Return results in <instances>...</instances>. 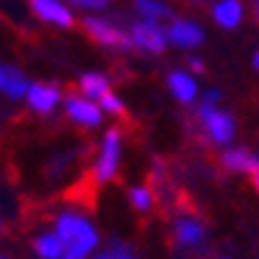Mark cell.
Segmentation results:
<instances>
[{"label": "cell", "mask_w": 259, "mask_h": 259, "mask_svg": "<svg viewBox=\"0 0 259 259\" xmlns=\"http://www.w3.org/2000/svg\"><path fill=\"white\" fill-rule=\"evenodd\" d=\"M57 236L64 245V257L62 259H86L88 252L95 250L98 245V233L95 228L88 224L79 214H60L57 217Z\"/></svg>", "instance_id": "cell-1"}, {"label": "cell", "mask_w": 259, "mask_h": 259, "mask_svg": "<svg viewBox=\"0 0 259 259\" xmlns=\"http://www.w3.org/2000/svg\"><path fill=\"white\" fill-rule=\"evenodd\" d=\"M83 31L91 36L93 40H98L100 46H107V48H119V50H131L136 46L131 33L121 31L117 29L114 24L105 22L100 17H86L83 19Z\"/></svg>", "instance_id": "cell-2"}, {"label": "cell", "mask_w": 259, "mask_h": 259, "mask_svg": "<svg viewBox=\"0 0 259 259\" xmlns=\"http://www.w3.org/2000/svg\"><path fill=\"white\" fill-rule=\"evenodd\" d=\"M197 117H200V121L204 124L207 134L212 136L214 143L226 145V143L233 141V136H236V124H233L231 114L217 110L214 105H207V102H202V105L197 107Z\"/></svg>", "instance_id": "cell-3"}, {"label": "cell", "mask_w": 259, "mask_h": 259, "mask_svg": "<svg viewBox=\"0 0 259 259\" xmlns=\"http://www.w3.org/2000/svg\"><path fill=\"white\" fill-rule=\"evenodd\" d=\"M131 38H134V43L141 50H148L152 55L164 53V48H166V33L155 22H148V19L136 22L131 26Z\"/></svg>", "instance_id": "cell-4"}, {"label": "cell", "mask_w": 259, "mask_h": 259, "mask_svg": "<svg viewBox=\"0 0 259 259\" xmlns=\"http://www.w3.org/2000/svg\"><path fill=\"white\" fill-rule=\"evenodd\" d=\"M119 150H121L119 128H110V131L105 134L102 152H100V159H98V169H95L98 181H107L114 176V171H117V166H119Z\"/></svg>", "instance_id": "cell-5"}, {"label": "cell", "mask_w": 259, "mask_h": 259, "mask_svg": "<svg viewBox=\"0 0 259 259\" xmlns=\"http://www.w3.org/2000/svg\"><path fill=\"white\" fill-rule=\"evenodd\" d=\"M64 110L74 121H79L83 126H98L102 121V114L98 105L91 102V98H79V95H69L64 100Z\"/></svg>", "instance_id": "cell-6"}, {"label": "cell", "mask_w": 259, "mask_h": 259, "mask_svg": "<svg viewBox=\"0 0 259 259\" xmlns=\"http://www.w3.org/2000/svg\"><path fill=\"white\" fill-rule=\"evenodd\" d=\"M26 100L31 105V110H36L38 114H50L60 102V88L53 83H31Z\"/></svg>", "instance_id": "cell-7"}, {"label": "cell", "mask_w": 259, "mask_h": 259, "mask_svg": "<svg viewBox=\"0 0 259 259\" xmlns=\"http://www.w3.org/2000/svg\"><path fill=\"white\" fill-rule=\"evenodd\" d=\"M166 38L171 40L174 46H179V48H197V46H202L204 33H202V29H200L195 22L179 19V22H174L171 26H169Z\"/></svg>", "instance_id": "cell-8"}, {"label": "cell", "mask_w": 259, "mask_h": 259, "mask_svg": "<svg viewBox=\"0 0 259 259\" xmlns=\"http://www.w3.org/2000/svg\"><path fill=\"white\" fill-rule=\"evenodd\" d=\"M31 10L43 22L57 24V26H71L74 17L60 0H31Z\"/></svg>", "instance_id": "cell-9"}, {"label": "cell", "mask_w": 259, "mask_h": 259, "mask_svg": "<svg viewBox=\"0 0 259 259\" xmlns=\"http://www.w3.org/2000/svg\"><path fill=\"white\" fill-rule=\"evenodd\" d=\"M29 81L19 69L15 67H8V64H0V91L12 98V100H19L29 93Z\"/></svg>", "instance_id": "cell-10"}, {"label": "cell", "mask_w": 259, "mask_h": 259, "mask_svg": "<svg viewBox=\"0 0 259 259\" xmlns=\"http://www.w3.org/2000/svg\"><path fill=\"white\" fill-rule=\"evenodd\" d=\"M221 162H224V166H226L228 171H247L250 176L259 171V159L252 152H247L245 148L226 150L221 155Z\"/></svg>", "instance_id": "cell-11"}, {"label": "cell", "mask_w": 259, "mask_h": 259, "mask_svg": "<svg viewBox=\"0 0 259 259\" xmlns=\"http://www.w3.org/2000/svg\"><path fill=\"white\" fill-rule=\"evenodd\" d=\"M214 19L224 29H236L243 19V5L240 0H221L214 5Z\"/></svg>", "instance_id": "cell-12"}, {"label": "cell", "mask_w": 259, "mask_h": 259, "mask_svg": "<svg viewBox=\"0 0 259 259\" xmlns=\"http://www.w3.org/2000/svg\"><path fill=\"white\" fill-rule=\"evenodd\" d=\"M169 88H171V93L176 95V100H181L183 105L193 102L197 95L195 81L190 79L186 71H171V74H169Z\"/></svg>", "instance_id": "cell-13"}, {"label": "cell", "mask_w": 259, "mask_h": 259, "mask_svg": "<svg viewBox=\"0 0 259 259\" xmlns=\"http://www.w3.org/2000/svg\"><path fill=\"white\" fill-rule=\"evenodd\" d=\"M202 238H204V226L197 219H188V217L179 219V224H176V240L181 245L195 247V245L202 243Z\"/></svg>", "instance_id": "cell-14"}, {"label": "cell", "mask_w": 259, "mask_h": 259, "mask_svg": "<svg viewBox=\"0 0 259 259\" xmlns=\"http://www.w3.org/2000/svg\"><path fill=\"white\" fill-rule=\"evenodd\" d=\"M33 250L40 259H62L64 257V245L57 233H43L33 240Z\"/></svg>", "instance_id": "cell-15"}, {"label": "cell", "mask_w": 259, "mask_h": 259, "mask_svg": "<svg viewBox=\"0 0 259 259\" xmlns=\"http://www.w3.org/2000/svg\"><path fill=\"white\" fill-rule=\"evenodd\" d=\"M136 12L148 19V22H157V19H171L174 12L159 0H136Z\"/></svg>", "instance_id": "cell-16"}, {"label": "cell", "mask_w": 259, "mask_h": 259, "mask_svg": "<svg viewBox=\"0 0 259 259\" xmlns=\"http://www.w3.org/2000/svg\"><path fill=\"white\" fill-rule=\"evenodd\" d=\"M81 93L86 98H98L100 100L105 93H110V79L102 74H83L81 76Z\"/></svg>", "instance_id": "cell-17"}, {"label": "cell", "mask_w": 259, "mask_h": 259, "mask_svg": "<svg viewBox=\"0 0 259 259\" xmlns=\"http://www.w3.org/2000/svg\"><path fill=\"white\" fill-rule=\"evenodd\" d=\"M95 259H136V254L126 243H121V240H112L110 250L98 254Z\"/></svg>", "instance_id": "cell-18"}, {"label": "cell", "mask_w": 259, "mask_h": 259, "mask_svg": "<svg viewBox=\"0 0 259 259\" xmlns=\"http://www.w3.org/2000/svg\"><path fill=\"white\" fill-rule=\"evenodd\" d=\"M128 197H131V202H134L136 209H141V212L150 209V204H152V195H150L148 188H134L128 193Z\"/></svg>", "instance_id": "cell-19"}, {"label": "cell", "mask_w": 259, "mask_h": 259, "mask_svg": "<svg viewBox=\"0 0 259 259\" xmlns=\"http://www.w3.org/2000/svg\"><path fill=\"white\" fill-rule=\"evenodd\" d=\"M100 107L107 112H114V114H124V105H121V100H119L117 95L112 93H105L100 98Z\"/></svg>", "instance_id": "cell-20"}, {"label": "cell", "mask_w": 259, "mask_h": 259, "mask_svg": "<svg viewBox=\"0 0 259 259\" xmlns=\"http://www.w3.org/2000/svg\"><path fill=\"white\" fill-rule=\"evenodd\" d=\"M74 5H79V8H88V10H102L110 5V0H69Z\"/></svg>", "instance_id": "cell-21"}, {"label": "cell", "mask_w": 259, "mask_h": 259, "mask_svg": "<svg viewBox=\"0 0 259 259\" xmlns=\"http://www.w3.org/2000/svg\"><path fill=\"white\" fill-rule=\"evenodd\" d=\"M188 67L195 71V74H202V71H204V62H202V60H197V57H190V60H188Z\"/></svg>", "instance_id": "cell-22"}, {"label": "cell", "mask_w": 259, "mask_h": 259, "mask_svg": "<svg viewBox=\"0 0 259 259\" xmlns=\"http://www.w3.org/2000/svg\"><path fill=\"white\" fill-rule=\"evenodd\" d=\"M219 100H221L219 91H207V93H204V102H207V105H217Z\"/></svg>", "instance_id": "cell-23"}, {"label": "cell", "mask_w": 259, "mask_h": 259, "mask_svg": "<svg viewBox=\"0 0 259 259\" xmlns=\"http://www.w3.org/2000/svg\"><path fill=\"white\" fill-rule=\"evenodd\" d=\"M252 15H254V19L259 22V0H254V3H252Z\"/></svg>", "instance_id": "cell-24"}, {"label": "cell", "mask_w": 259, "mask_h": 259, "mask_svg": "<svg viewBox=\"0 0 259 259\" xmlns=\"http://www.w3.org/2000/svg\"><path fill=\"white\" fill-rule=\"evenodd\" d=\"M254 64H257V69H259V53H257V57H254Z\"/></svg>", "instance_id": "cell-25"}, {"label": "cell", "mask_w": 259, "mask_h": 259, "mask_svg": "<svg viewBox=\"0 0 259 259\" xmlns=\"http://www.w3.org/2000/svg\"><path fill=\"white\" fill-rule=\"evenodd\" d=\"M0 233H3V217H0Z\"/></svg>", "instance_id": "cell-26"}, {"label": "cell", "mask_w": 259, "mask_h": 259, "mask_svg": "<svg viewBox=\"0 0 259 259\" xmlns=\"http://www.w3.org/2000/svg\"><path fill=\"white\" fill-rule=\"evenodd\" d=\"M0 259H8V257H0Z\"/></svg>", "instance_id": "cell-27"}, {"label": "cell", "mask_w": 259, "mask_h": 259, "mask_svg": "<svg viewBox=\"0 0 259 259\" xmlns=\"http://www.w3.org/2000/svg\"><path fill=\"white\" fill-rule=\"evenodd\" d=\"M195 3H200V0H195Z\"/></svg>", "instance_id": "cell-28"}]
</instances>
